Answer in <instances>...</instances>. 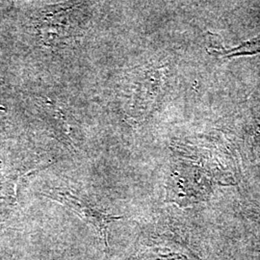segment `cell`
Wrapping results in <instances>:
<instances>
[{"instance_id": "1", "label": "cell", "mask_w": 260, "mask_h": 260, "mask_svg": "<svg viewBox=\"0 0 260 260\" xmlns=\"http://www.w3.org/2000/svg\"><path fill=\"white\" fill-rule=\"evenodd\" d=\"M125 260H205L188 239L170 230L142 233Z\"/></svg>"}, {"instance_id": "2", "label": "cell", "mask_w": 260, "mask_h": 260, "mask_svg": "<svg viewBox=\"0 0 260 260\" xmlns=\"http://www.w3.org/2000/svg\"><path fill=\"white\" fill-rule=\"evenodd\" d=\"M51 200L67 206L83 221L90 223L98 232L108 251V229L110 223L121 220V216H116L105 212L86 197H82L66 188H50L43 193Z\"/></svg>"}]
</instances>
